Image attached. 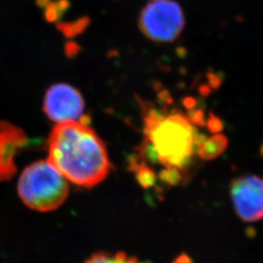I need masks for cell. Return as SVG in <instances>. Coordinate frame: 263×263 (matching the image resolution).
<instances>
[{
  "label": "cell",
  "mask_w": 263,
  "mask_h": 263,
  "mask_svg": "<svg viewBox=\"0 0 263 263\" xmlns=\"http://www.w3.org/2000/svg\"><path fill=\"white\" fill-rule=\"evenodd\" d=\"M69 6L68 0H49L47 4L44 6L45 8V17L48 21L52 22L60 18L62 14L66 11Z\"/></svg>",
  "instance_id": "obj_10"
},
{
  "label": "cell",
  "mask_w": 263,
  "mask_h": 263,
  "mask_svg": "<svg viewBox=\"0 0 263 263\" xmlns=\"http://www.w3.org/2000/svg\"><path fill=\"white\" fill-rule=\"evenodd\" d=\"M18 191L28 208L38 212H50L66 201L68 183L49 161H38L22 173Z\"/></svg>",
  "instance_id": "obj_3"
},
{
  "label": "cell",
  "mask_w": 263,
  "mask_h": 263,
  "mask_svg": "<svg viewBox=\"0 0 263 263\" xmlns=\"http://www.w3.org/2000/svg\"><path fill=\"white\" fill-rule=\"evenodd\" d=\"M185 25L183 10L175 0H152L141 12L139 28L152 41L172 42Z\"/></svg>",
  "instance_id": "obj_4"
},
{
  "label": "cell",
  "mask_w": 263,
  "mask_h": 263,
  "mask_svg": "<svg viewBox=\"0 0 263 263\" xmlns=\"http://www.w3.org/2000/svg\"><path fill=\"white\" fill-rule=\"evenodd\" d=\"M227 146V140L222 135H214L210 138H205L202 141L198 151L200 159L209 160L216 158L222 153Z\"/></svg>",
  "instance_id": "obj_8"
},
{
  "label": "cell",
  "mask_w": 263,
  "mask_h": 263,
  "mask_svg": "<svg viewBox=\"0 0 263 263\" xmlns=\"http://www.w3.org/2000/svg\"><path fill=\"white\" fill-rule=\"evenodd\" d=\"M88 23H89V20L82 18V19L77 20L76 22L70 23V24H64L61 26V28L63 29V31L65 33L74 34L76 32L82 31L86 28V26L88 25Z\"/></svg>",
  "instance_id": "obj_11"
},
{
  "label": "cell",
  "mask_w": 263,
  "mask_h": 263,
  "mask_svg": "<svg viewBox=\"0 0 263 263\" xmlns=\"http://www.w3.org/2000/svg\"><path fill=\"white\" fill-rule=\"evenodd\" d=\"M44 112L57 123L76 121L84 109V101L81 94L68 84L54 85L44 98Z\"/></svg>",
  "instance_id": "obj_6"
},
{
  "label": "cell",
  "mask_w": 263,
  "mask_h": 263,
  "mask_svg": "<svg viewBox=\"0 0 263 263\" xmlns=\"http://www.w3.org/2000/svg\"><path fill=\"white\" fill-rule=\"evenodd\" d=\"M27 143L26 133L21 128L0 121V181L9 180L16 175V154Z\"/></svg>",
  "instance_id": "obj_7"
},
{
  "label": "cell",
  "mask_w": 263,
  "mask_h": 263,
  "mask_svg": "<svg viewBox=\"0 0 263 263\" xmlns=\"http://www.w3.org/2000/svg\"><path fill=\"white\" fill-rule=\"evenodd\" d=\"M173 263H194L193 260L186 255V254H180L179 256H178Z\"/></svg>",
  "instance_id": "obj_12"
},
{
  "label": "cell",
  "mask_w": 263,
  "mask_h": 263,
  "mask_svg": "<svg viewBox=\"0 0 263 263\" xmlns=\"http://www.w3.org/2000/svg\"><path fill=\"white\" fill-rule=\"evenodd\" d=\"M144 155L163 167L160 179L176 185L184 179L204 136L180 111L151 109L144 118Z\"/></svg>",
  "instance_id": "obj_1"
},
{
  "label": "cell",
  "mask_w": 263,
  "mask_h": 263,
  "mask_svg": "<svg viewBox=\"0 0 263 263\" xmlns=\"http://www.w3.org/2000/svg\"><path fill=\"white\" fill-rule=\"evenodd\" d=\"M86 263H141L135 257L123 253L118 254H97L93 255Z\"/></svg>",
  "instance_id": "obj_9"
},
{
  "label": "cell",
  "mask_w": 263,
  "mask_h": 263,
  "mask_svg": "<svg viewBox=\"0 0 263 263\" xmlns=\"http://www.w3.org/2000/svg\"><path fill=\"white\" fill-rule=\"evenodd\" d=\"M48 161L66 180L92 187L109 174L104 142L83 121L58 123L48 140Z\"/></svg>",
  "instance_id": "obj_2"
},
{
  "label": "cell",
  "mask_w": 263,
  "mask_h": 263,
  "mask_svg": "<svg viewBox=\"0 0 263 263\" xmlns=\"http://www.w3.org/2000/svg\"><path fill=\"white\" fill-rule=\"evenodd\" d=\"M230 196L238 216L246 222L263 219V177L247 175L234 179Z\"/></svg>",
  "instance_id": "obj_5"
}]
</instances>
